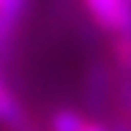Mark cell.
<instances>
[{"label": "cell", "instance_id": "obj_1", "mask_svg": "<svg viewBox=\"0 0 131 131\" xmlns=\"http://www.w3.org/2000/svg\"><path fill=\"white\" fill-rule=\"evenodd\" d=\"M102 29L115 32L118 40H131V0H83Z\"/></svg>", "mask_w": 131, "mask_h": 131}, {"label": "cell", "instance_id": "obj_2", "mask_svg": "<svg viewBox=\"0 0 131 131\" xmlns=\"http://www.w3.org/2000/svg\"><path fill=\"white\" fill-rule=\"evenodd\" d=\"M107 94H110V75H107L104 64H91L86 75V99L91 107H102L107 102Z\"/></svg>", "mask_w": 131, "mask_h": 131}, {"label": "cell", "instance_id": "obj_3", "mask_svg": "<svg viewBox=\"0 0 131 131\" xmlns=\"http://www.w3.org/2000/svg\"><path fill=\"white\" fill-rule=\"evenodd\" d=\"M0 121H3V126L11 128V131H19V128L27 126L24 110H21V104L16 102V96L8 88V83H0Z\"/></svg>", "mask_w": 131, "mask_h": 131}, {"label": "cell", "instance_id": "obj_4", "mask_svg": "<svg viewBox=\"0 0 131 131\" xmlns=\"http://www.w3.org/2000/svg\"><path fill=\"white\" fill-rule=\"evenodd\" d=\"M27 8V0H0V40L8 46L16 24L21 21V14Z\"/></svg>", "mask_w": 131, "mask_h": 131}, {"label": "cell", "instance_id": "obj_5", "mask_svg": "<svg viewBox=\"0 0 131 131\" xmlns=\"http://www.w3.org/2000/svg\"><path fill=\"white\" fill-rule=\"evenodd\" d=\"M86 123L88 118H83L75 110H67V107H62L51 115V131H83Z\"/></svg>", "mask_w": 131, "mask_h": 131}, {"label": "cell", "instance_id": "obj_6", "mask_svg": "<svg viewBox=\"0 0 131 131\" xmlns=\"http://www.w3.org/2000/svg\"><path fill=\"white\" fill-rule=\"evenodd\" d=\"M115 56L123 64V70L131 72V40H115Z\"/></svg>", "mask_w": 131, "mask_h": 131}, {"label": "cell", "instance_id": "obj_7", "mask_svg": "<svg viewBox=\"0 0 131 131\" xmlns=\"http://www.w3.org/2000/svg\"><path fill=\"white\" fill-rule=\"evenodd\" d=\"M112 131H131V123H128V118H126V115H121L115 123H112Z\"/></svg>", "mask_w": 131, "mask_h": 131}, {"label": "cell", "instance_id": "obj_8", "mask_svg": "<svg viewBox=\"0 0 131 131\" xmlns=\"http://www.w3.org/2000/svg\"><path fill=\"white\" fill-rule=\"evenodd\" d=\"M83 131H112V126H104V123H99V121H88Z\"/></svg>", "mask_w": 131, "mask_h": 131}, {"label": "cell", "instance_id": "obj_9", "mask_svg": "<svg viewBox=\"0 0 131 131\" xmlns=\"http://www.w3.org/2000/svg\"><path fill=\"white\" fill-rule=\"evenodd\" d=\"M126 118H128V123H131V112H128V115H126Z\"/></svg>", "mask_w": 131, "mask_h": 131}]
</instances>
